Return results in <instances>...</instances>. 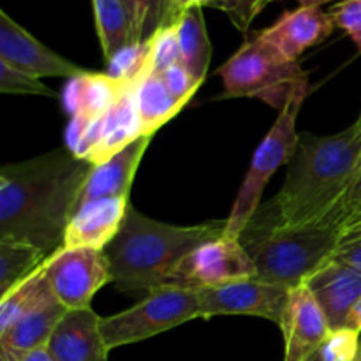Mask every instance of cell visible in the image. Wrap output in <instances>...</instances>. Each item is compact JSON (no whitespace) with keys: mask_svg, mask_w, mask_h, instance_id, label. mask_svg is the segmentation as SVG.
I'll use <instances>...</instances> for the list:
<instances>
[{"mask_svg":"<svg viewBox=\"0 0 361 361\" xmlns=\"http://www.w3.org/2000/svg\"><path fill=\"white\" fill-rule=\"evenodd\" d=\"M94 164L67 148L0 171V240L30 243L51 257L66 231Z\"/></svg>","mask_w":361,"mask_h":361,"instance_id":"1","label":"cell"},{"mask_svg":"<svg viewBox=\"0 0 361 361\" xmlns=\"http://www.w3.org/2000/svg\"><path fill=\"white\" fill-rule=\"evenodd\" d=\"M361 166V123L331 136L298 134L282 189L268 207L264 231L326 226Z\"/></svg>","mask_w":361,"mask_h":361,"instance_id":"2","label":"cell"},{"mask_svg":"<svg viewBox=\"0 0 361 361\" xmlns=\"http://www.w3.org/2000/svg\"><path fill=\"white\" fill-rule=\"evenodd\" d=\"M221 236H226V221L197 226L166 224L129 204L122 228L104 249L111 282L122 291L148 295L168 286L192 250Z\"/></svg>","mask_w":361,"mask_h":361,"instance_id":"3","label":"cell"},{"mask_svg":"<svg viewBox=\"0 0 361 361\" xmlns=\"http://www.w3.org/2000/svg\"><path fill=\"white\" fill-rule=\"evenodd\" d=\"M217 74L226 97H254L279 113L298 95H309V74L259 34L247 39Z\"/></svg>","mask_w":361,"mask_h":361,"instance_id":"4","label":"cell"},{"mask_svg":"<svg viewBox=\"0 0 361 361\" xmlns=\"http://www.w3.org/2000/svg\"><path fill=\"white\" fill-rule=\"evenodd\" d=\"M243 245L256 264L257 277L293 289L334 259L338 229L321 224L270 229Z\"/></svg>","mask_w":361,"mask_h":361,"instance_id":"5","label":"cell"},{"mask_svg":"<svg viewBox=\"0 0 361 361\" xmlns=\"http://www.w3.org/2000/svg\"><path fill=\"white\" fill-rule=\"evenodd\" d=\"M305 97L307 95H298L279 113V118L271 126L270 133L264 136V140L254 152L249 171L240 187L231 214L226 219V236L228 238H242V235L252 224L254 217L259 212V203L267 183L270 182V178L281 166H288L296 141H298L296 118H298Z\"/></svg>","mask_w":361,"mask_h":361,"instance_id":"6","label":"cell"},{"mask_svg":"<svg viewBox=\"0 0 361 361\" xmlns=\"http://www.w3.org/2000/svg\"><path fill=\"white\" fill-rule=\"evenodd\" d=\"M203 319L200 296L192 289L164 286L145 295L137 305L102 317L101 330L109 351L136 344L173 330L189 321Z\"/></svg>","mask_w":361,"mask_h":361,"instance_id":"7","label":"cell"},{"mask_svg":"<svg viewBox=\"0 0 361 361\" xmlns=\"http://www.w3.org/2000/svg\"><path fill=\"white\" fill-rule=\"evenodd\" d=\"M203 319L215 316H254L271 321L279 328L288 314L291 289L259 277L196 289Z\"/></svg>","mask_w":361,"mask_h":361,"instance_id":"8","label":"cell"},{"mask_svg":"<svg viewBox=\"0 0 361 361\" xmlns=\"http://www.w3.org/2000/svg\"><path fill=\"white\" fill-rule=\"evenodd\" d=\"M44 275L55 298L67 310L90 309L95 293L111 282L104 250L88 247L60 249L46 261Z\"/></svg>","mask_w":361,"mask_h":361,"instance_id":"9","label":"cell"},{"mask_svg":"<svg viewBox=\"0 0 361 361\" xmlns=\"http://www.w3.org/2000/svg\"><path fill=\"white\" fill-rule=\"evenodd\" d=\"M252 277H257V270L245 245L236 238L221 236L192 250L176 268L168 286L196 291Z\"/></svg>","mask_w":361,"mask_h":361,"instance_id":"10","label":"cell"},{"mask_svg":"<svg viewBox=\"0 0 361 361\" xmlns=\"http://www.w3.org/2000/svg\"><path fill=\"white\" fill-rule=\"evenodd\" d=\"M0 60L35 78L71 80L87 71L42 44L6 11H0Z\"/></svg>","mask_w":361,"mask_h":361,"instance_id":"11","label":"cell"},{"mask_svg":"<svg viewBox=\"0 0 361 361\" xmlns=\"http://www.w3.org/2000/svg\"><path fill=\"white\" fill-rule=\"evenodd\" d=\"M284 361H309L330 334V324L305 284L291 289L288 314L281 326Z\"/></svg>","mask_w":361,"mask_h":361,"instance_id":"12","label":"cell"},{"mask_svg":"<svg viewBox=\"0 0 361 361\" xmlns=\"http://www.w3.org/2000/svg\"><path fill=\"white\" fill-rule=\"evenodd\" d=\"M305 286L323 310L330 330L345 328L353 307L361 298V271L338 259H330L307 279Z\"/></svg>","mask_w":361,"mask_h":361,"instance_id":"13","label":"cell"},{"mask_svg":"<svg viewBox=\"0 0 361 361\" xmlns=\"http://www.w3.org/2000/svg\"><path fill=\"white\" fill-rule=\"evenodd\" d=\"M101 321L92 309L67 310L46 349L56 361H108Z\"/></svg>","mask_w":361,"mask_h":361,"instance_id":"14","label":"cell"},{"mask_svg":"<svg viewBox=\"0 0 361 361\" xmlns=\"http://www.w3.org/2000/svg\"><path fill=\"white\" fill-rule=\"evenodd\" d=\"M335 25L330 13L321 7L300 6L282 14L274 25L257 34L289 60L298 62L300 55L330 37Z\"/></svg>","mask_w":361,"mask_h":361,"instance_id":"15","label":"cell"},{"mask_svg":"<svg viewBox=\"0 0 361 361\" xmlns=\"http://www.w3.org/2000/svg\"><path fill=\"white\" fill-rule=\"evenodd\" d=\"M129 204V197H104L78 207L67 226L63 247L104 250L122 228Z\"/></svg>","mask_w":361,"mask_h":361,"instance_id":"16","label":"cell"},{"mask_svg":"<svg viewBox=\"0 0 361 361\" xmlns=\"http://www.w3.org/2000/svg\"><path fill=\"white\" fill-rule=\"evenodd\" d=\"M154 136H141L102 164L92 168L78 207L104 197H129L140 162ZM76 207V208H78Z\"/></svg>","mask_w":361,"mask_h":361,"instance_id":"17","label":"cell"},{"mask_svg":"<svg viewBox=\"0 0 361 361\" xmlns=\"http://www.w3.org/2000/svg\"><path fill=\"white\" fill-rule=\"evenodd\" d=\"M67 312L53 296L0 334V361H20L35 349L46 348L56 324Z\"/></svg>","mask_w":361,"mask_h":361,"instance_id":"18","label":"cell"},{"mask_svg":"<svg viewBox=\"0 0 361 361\" xmlns=\"http://www.w3.org/2000/svg\"><path fill=\"white\" fill-rule=\"evenodd\" d=\"M129 85L115 80L106 73L85 71L71 78L62 92L63 109L69 116L101 118L116 104Z\"/></svg>","mask_w":361,"mask_h":361,"instance_id":"19","label":"cell"},{"mask_svg":"<svg viewBox=\"0 0 361 361\" xmlns=\"http://www.w3.org/2000/svg\"><path fill=\"white\" fill-rule=\"evenodd\" d=\"M141 136L145 134L134 104L133 85H129L116 104L99 120V141L88 162L102 164Z\"/></svg>","mask_w":361,"mask_h":361,"instance_id":"20","label":"cell"},{"mask_svg":"<svg viewBox=\"0 0 361 361\" xmlns=\"http://www.w3.org/2000/svg\"><path fill=\"white\" fill-rule=\"evenodd\" d=\"M133 97L145 136H154L185 106L169 92L157 73L141 74L133 83Z\"/></svg>","mask_w":361,"mask_h":361,"instance_id":"21","label":"cell"},{"mask_svg":"<svg viewBox=\"0 0 361 361\" xmlns=\"http://www.w3.org/2000/svg\"><path fill=\"white\" fill-rule=\"evenodd\" d=\"M180 59L197 83L207 78L212 60V44L204 25L203 7H189L180 13L176 20Z\"/></svg>","mask_w":361,"mask_h":361,"instance_id":"22","label":"cell"},{"mask_svg":"<svg viewBox=\"0 0 361 361\" xmlns=\"http://www.w3.org/2000/svg\"><path fill=\"white\" fill-rule=\"evenodd\" d=\"M92 7L106 60L126 46L137 42L133 16L123 0H92Z\"/></svg>","mask_w":361,"mask_h":361,"instance_id":"23","label":"cell"},{"mask_svg":"<svg viewBox=\"0 0 361 361\" xmlns=\"http://www.w3.org/2000/svg\"><path fill=\"white\" fill-rule=\"evenodd\" d=\"M49 257L37 247L16 240H0V298L41 270Z\"/></svg>","mask_w":361,"mask_h":361,"instance_id":"24","label":"cell"},{"mask_svg":"<svg viewBox=\"0 0 361 361\" xmlns=\"http://www.w3.org/2000/svg\"><path fill=\"white\" fill-rule=\"evenodd\" d=\"M51 288L44 275V267L25 279L20 286L0 298V334L13 326L16 321L27 316L39 305L53 298Z\"/></svg>","mask_w":361,"mask_h":361,"instance_id":"25","label":"cell"},{"mask_svg":"<svg viewBox=\"0 0 361 361\" xmlns=\"http://www.w3.org/2000/svg\"><path fill=\"white\" fill-rule=\"evenodd\" d=\"M133 16L137 42L150 39L159 28L178 20L180 13L175 0H123Z\"/></svg>","mask_w":361,"mask_h":361,"instance_id":"26","label":"cell"},{"mask_svg":"<svg viewBox=\"0 0 361 361\" xmlns=\"http://www.w3.org/2000/svg\"><path fill=\"white\" fill-rule=\"evenodd\" d=\"M148 53H150V39L126 46L111 59L106 60L104 73L122 83L133 85L147 71Z\"/></svg>","mask_w":361,"mask_h":361,"instance_id":"27","label":"cell"},{"mask_svg":"<svg viewBox=\"0 0 361 361\" xmlns=\"http://www.w3.org/2000/svg\"><path fill=\"white\" fill-rule=\"evenodd\" d=\"M182 62L180 59L178 37H176V21L162 27L150 37V53L145 73H164L175 63Z\"/></svg>","mask_w":361,"mask_h":361,"instance_id":"28","label":"cell"},{"mask_svg":"<svg viewBox=\"0 0 361 361\" xmlns=\"http://www.w3.org/2000/svg\"><path fill=\"white\" fill-rule=\"evenodd\" d=\"M0 92L11 95H39L55 99L56 94L46 87L41 78H35L25 71L16 69L0 60Z\"/></svg>","mask_w":361,"mask_h":361,"instance_id":"29","label":"cell"},{"mask_svg":"<svg viewBox=\"0 0 361 361\" xmlns=\"http://www.w3.org/2000/svg\"><path fill=\"white\" fill-rule=\"evenodd\" d=\"M360 331L341 328L328 334L321 348L317 349L319 361H358Z\"/></svg>","mask_w":361,"mask_h":361,"instance_id":"30","label":"cell"},{"mask_svg":"<svg viewBox=\"0 0 361 361\" xmlns=\"http://www.w3.org/2000/svg\"><path fill=\"white\" fill-rule=\"evenodd\" d=\"M268 0H210L207 7H214V9L222 11L229 16L236 28L242 34H247L250 25L257 18V14L268 6Z\"/></svg>","mask_w":361,"mask_h":361,"instance_id":"31","label":"cell"},{"mask_svg":"<svg viewBox=\"0 0 361 361\" xmlns=\"http://www.w3.org/2000/svg\"><path fill=\"white\" fill-rule=\"evenodd\" d=\"M335 28H341L361 53V0H337L328 11Z\"/></svg>","mask_w":361,"mask_h":361,"instance_id":"32","label":"cell"},{"mask_svg":"<svg viewBox=\"0 0 361 361\" xmlns=\"http://www.w3.org/2000/svg\"><path fill=\"white\" fill-rule=\"evenodd\" d=\"M161 78L166 83V87L169 88V92L183 104H187L190 97L196 94L197 88L201 87L182 62L175 63L169 69H166L164 73H161Z\"/></svg>","mask_w":361,"mask_h":361,"instance_id":"33","label":"cell"},{"mask_svg":"<svg viewBox=\"0 0 361 361\" xmlns=\"http://www.w3.org/2000/svg\"><path fill=\"white\" fill-rule=\"evenodd\" d=\"M361 203V166L356 171L355 178L349 183L348 190L344 192V196L341 197V201L337 203L335 210L331 212L330 219H328L326 226H331V228H341V224L344 222V219L355 210L356 207Z\"/></svg>","mask_w":361,"mask_h":361,"instance_id":"34","label":"cell"},{"mask_svg":"<svg viewBox=\"0 0 361 361\" xmlns=\"http://www.w3.org/2000/svg\"><path fill=\"white\" fill-rule=\"evenodd\" d=\"M358 238H361V203L344 219L338 228V245Z\"/></svg>","mask_w":361,"mask_h":361,"instance_id":"35","label":"cell"},{"mask_svg":"<svg viewBox=\"0 0 361 361\" xmlns=\"http://www.w3.org/2000/svg\"><path fill=\"white\" fill-rule=\"evenodd\" d=\"M334 259L342 261V263L349 264V267L356 268V270L361 271V238L338 245Z\"/></svg>","mask_w":361,"mask_h":361,"instance_id":"36","label":"cell"},{"mask_svg":"<svg viewBox=\"0 0 361 361\" xmlns=\"http://www.w3.org/2000/svg\"><path fill=\"white\" fill-rule=\"evenodd\" d=\"M345 328L361 331V298L356 302V305L353 307L351 314H349L348 317V324H345Z\"/></svg>","mask_w":361,"mask_h":361,"instance_id":"37","label":"cell"},{"mask_svg":"<svg viewBox=\"0 0 361 361\" xmlns=\"http://www.w3.org/2000/svg\"><path fill=\"white\" fill-rule=\"evenodd\" d=\"M20 361H56V360L53 358L51 353H49L48 349L41 348V349H35V351H32L30 355H27Z\"/></svg>","mask_w":361,"mask_h":361,"instance_id":"38","label":"cell"},{"mask_svg":"<svg viewBox=\"0 0 361 361\" xmlns=\"http://www.w3.org/2000/svg\"><path fill=\"white\" fill-rule=\"evenodd\" d=\"M175 4L180 11H183L189 9V7H207L210 0H175Z\"/></svg>","mask_w":361,"mask_h":361,"instance_id":"39","label":"cell"},{"mask_svg":"<svg viewBox=\"0 0 361 361\" xmlns=\"http://www.w3.org/2000/svg\"><path fill=\"white\" fill-rule=\"evenodd\" d=\"M268 2H275V0H268ZM300 6L305 7H321L328 2H334V0H298Z\"/></svg>","mask_w":361,"mask_h":361,"instance_id":"40","label":"cell"},{"mask_svg":"<svg viewBox=\"0 0 361 361\" xmlns=\"http://www.w3.org/2000/svg\"><path fill=\"white\" fill-rule=\"evenodd\" d=\"M358 361H361V331H360V349H358Z\"/></svg>","mask_w":361,"mask_h":361,"instance_id":"41","label":"cell"},{"mask_svg":"<svg viewBox=\"0 0 361 361\" xmlns=\"http://www.w3.org/2000/svg\"><path fill=\"white\" fill-rule=\"evenodd\" d=\"M309 361H319V358H317V353L314 356H310V360Z\"/></svg>","mask_w":361,"mask_h":361,"instance_id":"42","label":"cell"},{"mask_svg":"<svg viewBox=\"0 0 361 361\" xmlns=\"http://www.w3.org/2000/svg\"><path fill=\"white\" fill-rule=\"evenodd\" d=\"M356 122L361 123V113H360V116H358V120H356Z\"/></svg>","mask_w":361,"mask_h":361,"instance_id":"43","label":"cell"}]
</instances>
